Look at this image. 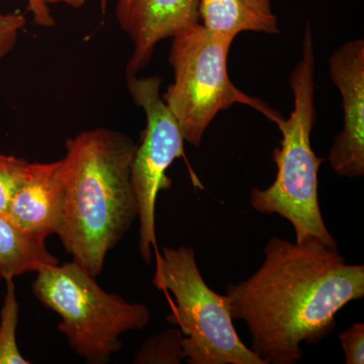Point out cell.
I'll list each match as a JSON object with an SVG mask.
<instances>
[{
	"mask_svg": "<svg viewBox=\"0 0 364 364\" xmlns=\"http://www.w3.org/2000/svg\"><path fill=\"white\" fill-rule=\"evenodd\" d=\"M252 277L229 284L233 320L244 321L251 350L265 364H294L301 344H317L336 326V316L364 296V267L347 264L337 250L313 239L296 243L272 237Z\"/></svg>",
	"mask_w": 364,
	"mask_h": 364,
	"instance_id": "1",
	"label": "cell"
},
{
	"mask_svg": "<svg viewBox=\"0 0 364 364\" xmlns=\"http://www.w3.org/2000/svg\"><path fill=\"white\" fill-rule=\"evenodd\" d=\"M136 145L109 129L67 139L60 160V219L56 235L73 260L92 277L138 218L131 166Z\"/></svg>",
	"mask_w": 364,
	"mask_h": 364,
	"instance_id": "2",
	"label": "cell"
},
{
	"mask_svg": "<svg viewBox=\"0 0 364 364\" xmlns=\"http://www.w3.org/2000/svg\"><path fill=\"white\" fill-rule=\"evenodd\" d=\"M303 54L289 77L294 109L289 119L277 124L282 133L279 147L273 151L275 181L267 189L253 188L250 203L263 215H279L293 225L296 243L320 241L337 250L338 245L323 220L318 196V172L324 161L314 152L311 134L316 121L315 50L312 26L304 33Z\"/></svg>",
	"mask_w": 364,
	"mask_h": 364,
	"instance_id": "3",
	"label": "cell"
},
{
	"mask_svg": "<svg viewBox=\"0 0 364 364\" xmlns=\"http://www.w3.org/2000/svg\"><path fill=\"white\" fill-rule=\"evenodd\" d=\"M33 293L61 318L59 331L72 350L90 364L109 363L123 346L121 334L142 330L150 322L147 306L107 293L74 260L38 272Z\"/></svg>",
	"mask_w": 364,
	"mask_h": 364,
	"instance_id": "4",
	"label": "cell"
},
{
	"mask_svg": "<svg viewBox=\"0 0 364 364\" xmlns=\"http://www.w3.org/2000/svg\"><path fill=\"white\" fill-rule=\"evenodd\" d=\"M234 39L210 32L200 23L172 38L169 63L174 79L162 98L178 122L184 141L195 147H200L217 114L233 105H249L277 124L284 119L232 82L227 61Z\"/></svg>",
	"mask_w": 364,
	"mask_h": 364,
	"instance_id": "5",
	"label": "cell"
},
{
	"mask_svg": "<svg viewBox=\"0 0 364 364\" xmlns=\"http://www.w3.org/2000/svg\"><path fill=\"white\" fill-rule=\"evenodd\" d=\"M153 284L173 294L167 322L183 335L188 364H265L237 334L226 294L205 284L193 248H163L156 252Z\"/></svg>",
	"mask_w": 364,
	"mask_h": 364,
	"instance_id": "6",
	"label": "cell"
},
{
	"mask_svg": "<svg viewBox=\"0 0 364 364\" xmlns=\"http://www.w3.org/2000/svg\"><path fill=\"white\" fill-rule=\"evenodd\" d=\"M132 100L146 114V128L136 145L131 166L132 183L138 202L139 250L146 264L152 263V251L157 252L155 208L158 195L171 188L167 170L184 155V138L176 117L161 93V79L127 75Z\"/></svg>",
	"mask_w": 364,
	"mask_h": 364,
	"instance_id": "7",
	"label": "cell"
},
{
	"mask_svg": "<svg viewBox=\"0 0 364 364\" xmlns=\"http://www.w3.org/2000/svg\"><path fill=\"white\" fill-rule=\"evenodd\" d=\"M329 74L342 97L343 129L328 161L340 176L364 174V41H349L329 59Z\"/></svg>",
	"mask_w": 364,
	"mask_h": 364,
	"instance_id": "8",
	"label": "cell"
},
{
	"mask_svg": "<svg viewBox=\"0 0 364 364\" xmlns=\"http://www.w3.org/2000/svg\"><path fill=\"white\" fill-rule=\"evenodd\" d=\"M116 16L133 43L126 76L145 69L161 41L200 23L198 0H117Z\"/></svg>",
	"mask_w": 364,
	"mask_h": 364,
	"instance_id": "9",
	"label": "cell"
},
{
	"mask_svg": "<svg viewBox=\"0 0 364 364\" xmlns=\"http://www.w3.org/2000/svg\"><path fill=\"white\" fill-rule=\"evenodd\" d=\"M6 217L44 240L56 234L60 219V160L28 164Z\"/></svg>",
	"mask_w": 364,
	"mask_h": 364,
	"instance_id": "10",
	"label": "cell"
},
{
	"mask_svg": "<svg viewBox=\"0 0 364 364\" xmlns=\"http://www.w3.org/2000/svg\"><path fill=\"white\" fill-rule=\"evenodd\" d=\"M198 16L210 32L234 38L243 32L280 33L272 0H198Z\"/></svg>",
	"mask_w": 364,
	"mask_h": 364,
	"instance_id": "11",
	"label": "cell"
},
{
	"mask_svg": "<svg viewBox=\"0 0 364 364\" xmlns=\"http://www.w3.org/2000/svg\"><path fill=\"white\" fill-rule=\"evenodd\" d=\"M46 240L28 233L0 215V279H14L26 272L58 264Z\"/></svg>",
	"mask_w": 364,
	"mask_h": 364,
	"instance_id": "12",
	"label": "cell"
},
{
	"mask_svg": "<svg viewBox=\"0 0 364 364\" xmlns=\"http://www.w3.org/2000/svg\"><path fill=\"white\" fill-rule=\"evenodd\" d=\"M6 282V294L0 311V364H28L30 361L21 355L16 341L20 305L14 279Z\"/></svg>",
	"mask_w": 364,
	"mask_h": 364,
	"instance_id": "13",
	"label": "cell"
},
{
	"mask_svg": "<svg viewBox=\"0 0 364 364\" xmlns=\"http://www.w3.org/2000/svg\"><path fill=\"white\" fill-rule=\"evenodd\" d=\"M183 335L179 328H170L146 340L133 359L135 364H179L186 360L182 348Z\"/></svg>",
	"mask_w": 364,
	"mask_h": 364,
	"instance_id": "14",
	"label": "cell"
},
{
	"mask_svg": "<svg viewBox=\"0 0 364 364\" xmlns=\"http://www.w3.org/2000/svg\"><path fill=\"white\" fill-rule=\"evenodd\" d=\"M30 162L13 155L0 154V215L6 217L16 191L25 178Z\"/></svg>",
	"mask_w": 364,
	"mask_h": 364,
	"instance_id": "15",
	"label": "cell"
},
{
	"mask_svg": "<svg viewBox=\"0 0 364 364\" xmlns=\"http://www.w3.org/2000/svg\"><path fill=\"white\" fill-rule=\"evenodd\" d=\"M345 354V363H364V325L355 323L339 335Z\"/></svg>",
	"mask_w": 364,
	"mask_h": 364,
	"instance_id": "16",
	"label": "cell"
},
{
	"mask_svg": "<svg viewBox=\"0 0 364 364\" xmlns=\"http://www.w3.org/2000/svg\"><path fill=\"white\" fill-rule=\"evenodd\" d=\"M26 23L23 14H0V59L13 51Z\"/></svg>",
	"mask_w": 364,
	"mask_h": 364,
	"instance_id": "17",
	"label": "cell"
},
{
	"mask_svg": "<svg viewBox=\"0 0 364 364\" xmlns=\"http://www.w3.org/2000/svg\"><path fill=\"white\" fill-rule=\"evenodd\" d=\"M28 1V11L32 14L33 21L36 25L44 26V28H51L54 26L55 21L53 18L49 6L44 0H26Z\"/></svg>",
	"mask_w": 364,
	"mask_h": 364,
	"instance_id": "18",
	"label": "cell"
},
{
	"mask_svg": "<svg viewBox=\"0 0 364 364\" xmlns=\"http://www.w3.org/2000/svg\"><path fill=\"white\" fill-rule=\"evenodd\" d=\"M46 4H63L66 6L73 7V9H80L81 6H85V0H44ZM109 0H100V9H102V13H105L107 11V4H109Z\"/></svg>",
	"mask_w": 364,
	"mask_h": 364,
	"instance_id": "19",
	"label": "cell"
}]
</instances>
